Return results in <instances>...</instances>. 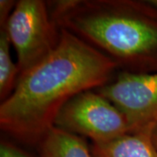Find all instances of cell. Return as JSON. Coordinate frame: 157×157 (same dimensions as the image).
Listing matches in <instances>:
<instances>
[{
    "label": "cell",
    "mask_w": 157,
    "mask_h": 157,
    "mask_svg": "<svg viewBox=\"0 0 157 157\" xmlns=\"http://www.w3.org/2000/svg\"><path fill=\"white\" fill-rule=\"evenodd\" d=\"M119 67L109 57L67 30L56 48L19 75L0 105V128L14 139L39 144L72 98L109 82Z\"/></svg>",
    "instance_id": "6da1fadb"
},
{
    "label": "cell",
    "mask_w": 157,
    "mask_h": 157,
    "mask_svg": "<svg viewBox=\"0 0 157 157\" xmlns=\"http://www.w3.org/2000/svg\"><path fill=\"white\" fill-rule=\"evenodd\" d=\"M52 18L123 71L157 72V9L148 0L47 1Z\"/></svg>",
    "instance_id": "7a4b0ae2"
},
{
    "label": "cell",
    "mask_w": 157,
    "mask_h": 157,
    "mask_svg": "<svg viewBox=\"0 0 157 157\" xmlns=\"http://www.w3.org/2000/svg\"><path fill=\"white\" fill-rule=\"evenodd\" d=\"M16 51L20 74L43 60L56 48L60 28L47 1L18 0L5 25Z\"/></svg>",
    "instance_id": "3957f363"
},
{
    "label": "cell",
    "mask_w": 157,
    "mask_h": 157,
    "mask_svg": "<svg viewBox=\"0 0 157 157\" xmlns=\"http://www.w3.org/2000/svg\"><path fill=\"white\" fill-rule=\"evenodd\" d=\"M92 143L105 142L131 132L124 114L94 90L79 93L62 107L54 125Z\"/></svg>",
    "instance_id": "277c9868"
},
{
    "label": "cell",
    "mask_w": 157,
    "mask_h": 157,
    "mask_svg": "<svg viewBox=\"0 0 157 157\" xmlns=\"http://www.w3.org/2000/svg\"><path fill=\"white\" fill-rule=\"evenodd\" d=\"M95 91L123 113L131 132L157 124V72L122 71Z\"/></svg>",
    "instance_id": "5b68a950"
},
{
    "label": "cell",
    "mask_w": 157,
    "mask_h": 157,
    "mask_svg": "<svg viewBox=\"0 0 157 157\" xmlns=\"http://www.w3.org/2000/svg\"><path fill=\"white\" fill-rule=\"evenodd\" d=\"M149 127L90 146L94 157H157V147Z\"/></svg>",
    "instance_id": "8992f818"
},
{
    "label": "cell",
    "mask_w": 157,
    "mask_h": 157,
    "mask_svg": "<svg viewBox=\"0 0 157 157\" xmlns=\"http://www.w3.org/2000/svg\"><path fill=\"white\" fill-rule=\"evenodd\" d=\"M39 157H94L84 138L53 127L39 143Z\"/></svg>",
    "instance_id": "52a82bcc"
},
{
    "label": "cell",
    "mask_w": 157,
    "mask_h": 157,
    "mask_svg": "<svg viewBox=\"0 0 157 157\" xmlns=\"http://www.w3.org/2000/svg\"><path fill=\"white\" fill-rule=\"evenodd\" d=\"M11 41L5 26H0V100H6L13 92L20 75L17 64L11 54Z\"/></svg>",
    "instance_id": "ba28073f"
},
{
    "label": "cell",
    "mask_w": 157,
    "mask_h": 157,
    "mask_svg": "<svg viewBox=\"0 0 157 157\" xmlns=\"http://www.w3.org/2000/svg\"><path fill=\"white\" fill-rule=\"evenodd\" d=\"M0 157H31L21 147L6 140L0 142Z\"/></svg>",
    "instance_id": "9c48e42d"
},
{
    "label": "cell",
    "mask_w": 157,
    "mask_h": 157,
    "mask_svg": "<svg viewBox=\"0 0 157 157\" xmlns=\"http://www.w3.org/2000/svg\"><path fill=\"white\" fill-rule=\"evenodd\" d=\"M17 1L13 0H1L0 1V26L5 25L11 12L13 11Z\"/></svg>",
    "instance_id": "30bf717a"
},
{
    "label": "cell",
    "mask_w": 157,
    "mask_h": 157,
    "mask_svg": "<svg viewBox=\"0 0 157 157\" xmlns=\"http://www.w3.org/2000/svg\"><path fill=\"white\" fill-rule=\"evenodd\" d=\"M153 140H154V142H155V144L157 147V124L155 126L154 130H153Z\"/></svg>",
    "instance_id": "8fae6325"
},
{
    "label": "cell",
    "mask_w": 157,
    "mask_h": 157,
    "mask_svg": "<svg viewBox=\"0 0 157 157\" xmlns=\"http://www.w3.org/2000/svg\"><path fill=\"white\" fill-rule=\"evenodd\" d=\"M149 4L157 9V0H148Z\"/></svg>",
    "instance_id": "7c38bea8"
}]
</instances>
